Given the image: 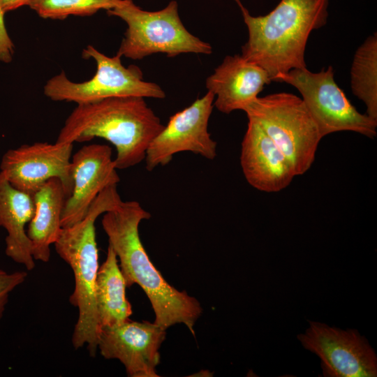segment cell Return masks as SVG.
I'll return each mask as SVG.
<instances>
[{"label":"cell","mask_w":377,"mask_h":377,"mask_svg":"<svg viewBox=\"0 0 377 377\" xmlns=\"http://www.w3.org/2000/svg\"><path fill=\"white\" fill-rule=\"evenodd\" d=\"M150 217L138 202L122 200L118 207L103 214L101 223L108 245L119 260L126 286L141 287L153 308L154 323L164 330L182 323L195 334L194 325L202 311L200 302L166 281L142 244L139 225Z\"/></svg>","instance_id":"6da1fadb"},{"label":"cell","mask_w":377,"mask_h":377,"mask_svg":"<svg viewBox=\"0 0 377 377\" xmlns=\"http://www.w3.org/2000/svg\"><path fill=\"white\" fill-rule=\"evenodd\" d=\"M163 127L145 98L113 97L77 104L56 142L73 144L105 139L117 150L116 168L126 169L145 160L149 144Z\"/></svg>","instance_id":"7a4b0ae2"},{"label":"cell","mask_w":377,"mask_h":377,"mask_svg":"<svg viewBox=\"0 0 377 377\" xmlns=\"http://www.w3.org/2000/svg\"><path fill=\"white\" fill-rule=\"evenodd\" d=\"M235 1L249 32L242 57L265 69L272 81L279 73L306 68L307 40L313 30L325 25L329 0H281L260 16L251 15L240 0Z\"/></svg>","instance_id":"3957f363"},{"label":"cell","mask_w":377,"mask_h":377,"mask_svg":"<svg viewBox=\"0 0 377 377\" xmlns=\"http://www.w3.org/2000/svg\"><path fill=\"white\" fill-rule=\"evenodd\" d=\"M117 184L105 188L96 197L85 216L75 224L62 228L55 242L57 253L72 269L75 288L70 303L78 309L72 343L75 349L87 346L91 357L97 348L99 326L96 304V281L99 269L95 222L98 216L122 202Z\"/></svg>","instance_id":"277c9868"},{"label":"cell","mask_w":377,"mask_h":377,"mask_svg":"<svg viewBox=\"0 0 377 377\" xmlns=\"http://www.w3.org/2000/svg\"><path fill=\"white\" fill-rule=\"evenodd\" d=\"M107 13L127 24L117 54L133 60L156 53L173 57L183 53L210 54V44L191 34L181 21L178 3L171 1L163 9L147 11L133 0H121Z\"/></svg>","instance_id":"5b68a950"},{"label":"cell","mask_w":377,"mask_h":377,"mask_svg":"<svg viewBox=\"0 0 377 377\" xmlns=\"http://www.w3.org/2000/svg\"><path fill=\"white\" fill-rule=\"evenodd\" d=\"M243 111L288 159L296 176L309 170L323 138L302 98L287 92L272 94L256 98Z\"/></svg>","instance_id":"8992f818"},{"label":"cell","mask_w":377,"mask_h":377,"mask_svg":"<svg viewBox=\"0 0 377 377\" xmlns=\"http://www.w3.org/2000/svg\"><path fill=\"white\" fill-rule=\"evenodd\" d=\"M84 59H93L96 71L91 79L73 82L66 73H61L47 81L45 95L52 101H72L77 104L90 103L113 97L137 96L164 98L165 91L157 84L143 80L140 68L131 65L126 68L121 57H108L94 46L88 45L82 51Z\"/></svg>","instance_id":"52a82bcc"},{"label":"cell","mask_w":377,"mask_h":377,"mask_svg":"<svg viewBox=\"0 0 377 377\" xmlns=\"http://www.w3.org/2000/svg\"><path fill=\"white\" fill-rule=\"evenodd\" d=\"M329 66L318 73L306 68H295L278 74L273 80L295 87L322 138L339 131H353L370 138L376 136L377 120L359 112L334 78Z\"/></svg>","instance_id":"ba28073f"},{"label":"cell","mask_w":377,"mask_h":377,"mask_svg":"<svg viewBox=\"0 0 377 377\" xmlns=\"http://www.w3.org/2000/svg\"><path fill=\"white\" fill-rule=\"evenodd\" d=\"M309 322L305 332L298 334L297 338L306 350L320 359L324 376H377L375 350L357 330Z\"/></svg>","instance_id":"9c48e42d"},{"label":"cell","mask_w":377,"mask_h":377,"mask_svg":"<svg viewBox=\"0 0 377 377\" xmlns=\"http://www.w3.org/2000/svg\"><path fill=\"white\" fill-rule=\"evenodd\" d=\"M214 101V94L207 91L170 117L147 148L145 161L148 171L167 165L175 154L182 151H191L209 160L215 158L217 144L208 131Z\"/></svg>","instance_id":"30bf717a"},{"label":"cell","mask_w":377,"mask_h":377,"mask_svg":"<svg viewBox=\"0 0 377 377\" xmlns=\"http://www.w3.org/2000/svg\"><path fill=\"white\" fill-rule=\"evenodd\" d=\"M73 144L35 142L8 150L0 173L17 189L33 194L47 180H61L68 198L73 189L71 158Z\"/></svg>","instance_id":"8fae6325"},{"label":"cell","mask_w":377,"mask_h":377,"mask_svg":"<svg viewBox=\"0 0 377 377\" xmlns=\"http://www.w3.org/2000/svg\"><path fill=\"white\" fill-rule=\"evenodd\" d=\"M166 330L147 321L130 319L99 330L97 348L105 359H117L130 377H158L159 349Z\"/></svg>","instance_id":"7c38bea8"},{"label":"cell","mask_w":377,"mask_h":377,"mask_svg":"<svg viewBox=\"0 0 377 377\" xmlns=\"http://www.w3.org/2000/svg\"><path fill=\"white\" fill-rule=\"evenodd\" d=\"M107 145L83 146L71 158L73 189L66 198L61 227H70L81 221L98 195L107 186L117 184L120 178Z\"/></svg>","instance_id":"4fadbf2b"},{"label":"cell","mask_w":377,"mask_h":377,"mask_svg":"<svg viewBox=\"0 0 377 377\" xmlns=\"http://www.w3.org/2000/svg\"><path fill=\"white\" fill-rule=\"evenodd\" d=\"M248 120L240 154L244 177L257 190L279 192L286 188L296 176L293 166L259 125Z\"/></svg>","instance_id":"5bb4252c"},{"label":"cell","mask_w":377,"mask_h":377,"mask_svg":"<svg viewBox=\"0 0 377 377\" xmlns=\"http://www.w3.org/2000/svg\"><path fill=\"white\" fill-rule=\"evenodd\" d=\"M271 82L265 69L235 54L226 56L207 78L205 84L208 91L214 95V106L229 114L244 110Z\"/></svg>","instance_id":"9a60e30c"},{"label":"cell","mask_w":377,"mask_h":377,"mask_svg":"<svg viewBox=\"0 0 377 377\" xmlns=\"http://www.w3.org/2000/svg\"><path fill=\"white\" fill-rule=\"evenodd\" d=\"M35 211L33 195L13 186L0 173V226L6 231V256L28 271L35 267L26 225Z\"/></svg>","instance_id":"2e32d148"},{"label":"cell","mask_w":377,"mask_h":377,"mask_svg":"<svg viewBox=\"0 0 377 377\" xmlns=\"http://www.w3.org/2000/svg\"><path fill=\"white\" fill-rule=\"evenodd\" d=\"M35 211L27 233L35 260L48 263L50 246L57 241L61 227V216L67 198L58 178H52L33 194Z\"/></svg>","instance_id":"e0dca14e"},{"label":"cell","mask_w":377,"mask_h":377,"mask_svg":"<svg viewBox=\"0 0 377 377\" xmlns=\"http://www.w3.org/2000/svg\"><path fill=\"white\" fill-rule=\"evenodd\" d=\"M126 287L117 255L108 245L106 259L99 267L96 281L99 330L121 324L132 315V306L126 295Z\"/></svg>","instance_id":"ac0fdd59"},{"label":"cell","mask_w":377,"mask_h":377,"mask_svg":"<svg viewBox=\"0 0 377 377\" xmlns=\"http://www.w3.org/2000/svg\"><path fill=\"white\" fill-rule=\"evenodd\" d=\"M353 94L367 107V114L377 120V34L368 36L357 49L350 68Z\"/></svg>","instance_id":"d6986e66"},{"label":"cell","mask_w":377,"mask_h":377,"mask_svg":"<svg viewBox=\"0 0 377 377\" xmlns=\"http://www.w3.org/2000/svg\"><path fill=\"white\" fill-rule=\"evenodd\" d=\"M121 0H33L29 5L41 17L64 20L69 15H91L100 10H110Z\"/></svg>","instance_id":"ffe728a7"},{"label":"cell","mask_w":377,"mask_h":377,"mask_svg":"<svg viewBox=\"0 0 377 377\" xmlns=\"http://www.w3.org/2000/svg\"><path fill=\"white\" fill-rule=\"evenodd\" d=\"M27 278L25 271L8 272L0 269V320L3 318L10 294Z\"/></svg>","instance_id":"44dd1931"},{"label":"cell","mask_w":377,"mask_h":377,"mask_svg":"<svg viewBox=\"0 0 377 377\" xmlns=\"http://www.w3.org/2000/svg\"><path fill=\"white\" fill-rule=\"evenodd\" d=\"M3 15L0 6V61L9 63L14 53V45L7 33Z\"/></svg>","instance_id":"7402d4cb"},{"label":"cell","mask_w":377,"mask_h":377,"mask_svg":"<svg viewBox=\"0 0 377 377\" xmlns=\"http://www.w3.org/2000/svg\"><path fill=\"white\" fill-rule=\"evenodd\" d=\"M33 0H0V6L4 14L24 6H28Z\"/></svg>","instance_id":"603a6c76"}]
</instances>
